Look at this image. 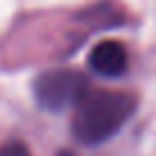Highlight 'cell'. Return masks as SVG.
Wrapping results in <instances>:
<instances>
[{
	"label": "cell",
	"mask_w": 156,
	"mask_h": 156,
	"mask_svg": "<svg viewBox=\"0 0 156 156\" xmlns=\"http://www.w3.org/2000/svg\"><path fill=\"white\" fill-rule=\"evenodd\" d=\"M136 97L124 92H90L73 117V136L83 145H99L112 138L136 112Z\"/></svg>",
	"instance_id": "6da1fadb"
},
{
	"label": "cell",
	"mask_w": 156,
	"mask_h": 156,
	"mask_svg": "<svg viewBox=\"0 0 156 156\" xmlns=\"http://www.w3.org/2000/svg\"><path fill=\"white\" fill-rule=\"evenodd\" d=\"M87 94V78L76 69H53L34 80V99L46 110H64L69 106H80Z\"/></svg>",
	"instance_id": "7a4b0ae2"
},
{
	"label": "cell",
	"mask_w": 156,
	"mask_h": 156,
	"mask_svg": "<svg viewBox=\"0 0 156 156\" xmlns=\"http://www.w3.org/2000/svg\"><path fill=\"white\" fill-rule=\"evenodd\" d=\"M90 67L106 78L122 76L129 67V55L122 44L117 41H101L90 51Z\"/></svg>",
	"instance_id": "3957f363"
},
{
	"label": "cell",
	"mask_w": 156,
	"mask_h": 156,
	"mask_svg": "<svg viewBox=\"0 0 156 156\" xmlns=\"http://www.w3.org/2000/svg\"><path fill=\"white\" fill-rule=\"evenodd\" d=\"M0 156H30V151L21 142H9V145L0 147Z\"/></svg>",
	"instance_id": "277c9868"
},
{
	"label": "cell",
	"mask_w": 156,
	"mask_h": 156,
	"mask_svg": "<svg viewBox=\"0 0 156 156\" xmlns=\"http://www.w3.org/2000/svg\"><path fill=\"white\" fill-rule=\"evenodd\" d=\"M62 156H69V154H62Z\"/></svg>",
	"instance_id": "5b68a950"
}]
</instances>
